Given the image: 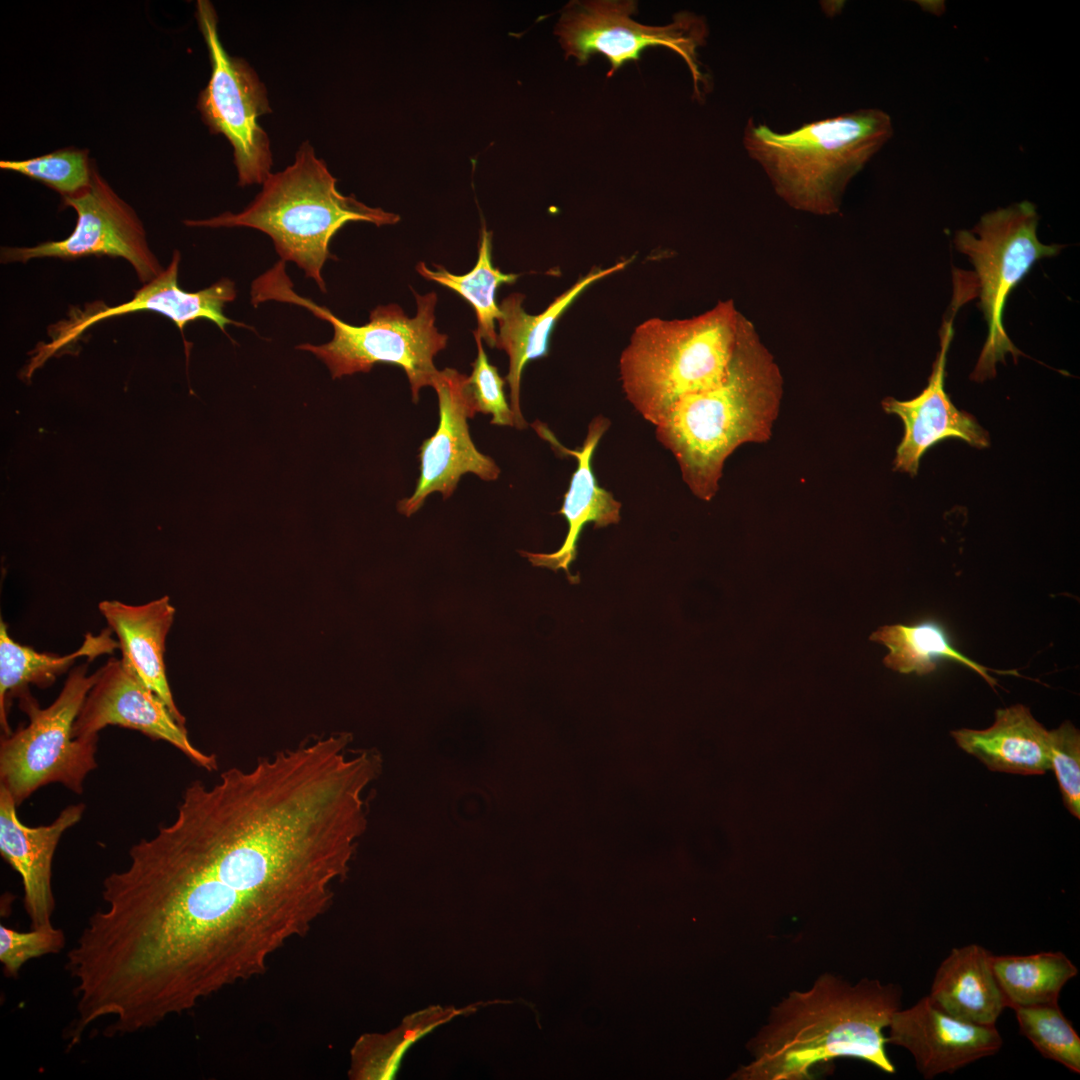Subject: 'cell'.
Masks as SVG:
<instances>
[{"label": "cell", "instance_id": "6da1fadb", "mask_svg": "<svg viewBox=\"0 0 1080 1080\" xmlns=\"http://www.w3.org/2000/svg\"><path fill=\"white\" fill-rule=\"evenodd\" d=\"M329 736L186 787L173 822L129 850L116 893L123 956L185 1013L262 974L329 908L367 828L373 751Z\"/></svg>", "mask_w": 1080, "mask_h": 1080}, {"label": "cell", "instance_id": "7a4b0ae2", "mask_svg": "<svg viewBox=\"0 0 1080 1080\" xmlns=\"http://www.w3.org/2000/svg\"><path fill=\"white\" fill-rule=\"evenodd\" d=\"M898 985L876 979L850 984L821 975L806 991H793L771 1010L768 1023L748 1044L752 1060L738 1080H809L838 1058H855L895 1073L884 1029L901 1008Z\"/></svg>", "mask_w": 1080, "mask_h": 1080}, {"label": "cell", "instance_id": "3957f363", "mask_svg": "<svg viewBox=\"0 0 1080 1080\" xmlns=\"http://www.w3.org/2000/svg\"><path fill=\"white\" fill-rule=\"evenodd\" d=\"M782 391L778 365L742 316L725 376L681 398L655 425L658 441L674 455L694 496L710 501L728 457L744 444L770 440Z\"/></svg>", "mask_w": 1080, "mask_h": 1080}, {"label": "cell", "instance_id": "277c9868", "mask_svg": "<svg viewBox=\"0 0 1080 1080\" xmlns=\"http://www.w3.org/2000/svg\"><path fill=\"white\" fill-rule=\"evenodd\" d=\"M336 183L325 161L304 141L294 162L282 171L271 173L243 211L184 223L192 227H249L262 231L272 239L280 260L296 263L326 293L321 271L327 259L334 258L329 243L345 224L361 221L383 226L400 221L398 214L369 207L353 195L341 194Z\"/></svg>", "mask_w": 1080, "mask_h": 1080}, {"label": "cell", "instance_id": "5b68a950", "mask_svg": "<svg viewBox=\"0 0 1080 1080\" xmlns=\"http://www.w3.org/2000/svg\"><path fill=\"white\" fill-rule=\"evenodd\" d=\"M893 134L890 116L859 109L777 133L750 118L743 144L790 206L815 214L839 211L849 181Z\"/></svg>", "mask_w": 1080, "mask_h": 1080}, {"label": "cell", "instance_id": "8992f818", "mask_svg": "<svg viewBox=\"0 0 1080 1080\" xmlns=\"http://www.w3.org/2000/svg\"><path fill=\"white\" fill-rule=\"evenodd\" d=\"M741 318L727 300L691 318L640 323L619 360L627 400L657 425L681 398L716 385L734 353Z\"/></svg>", "mask_w": 1080, "mask_h": 1080}, {"label": "cell", "instance_id": "52a82bcc", "mask_svg": "<svg viewBox=\"0 0 1080 1080\" xmlns=\"http://www.w3.org/2000/svg\"><path fill=\"white\" fill-rule=\"evenodd\" d=\"M413 293L417 306L414 317L407 316L397 304L379 305L370 312L368 323L356 326L294 292L285 262L280 260L253 281L251 301L255 306L268 300L299 305L329 322L333 328L331 341L322 345L304 343L296 348L323 361L332 378L367 373L380 362L394 364L405 371L413 402H417L420 389L432 386L439 371L434 357L446 347L448 335L435 326L437 294Z\"/></svg>", "mask_w": 1080, "mask_h": 1080}, {"label": "cell", "instance_id": "ba28073f", "mask_svg": "<svg viewBox=\"0 0 1080 1080\" xmlns=\"http://www.w3.org/2000/svg\"><path fill=\"white\" fill-rule=\"evenodd\" d=\"M97 676L98 671L88 674L87 663L73 668L57 698L45 708L29 690L17 697L28 723L0 741V785L17 806L50 783L83 793L86 777L97 767L98 737L74 738L72 732Z\"/></svg>", "mask_w": 1080, "mask_h": 1080}, {"label": "cell", "instance_id": "9c48e42d", "mask_svg": "<svg viewBox=\"0 0 1080 1080\" xmlns=\"http://www.w3.org/2000/svg\"><path fill=\"white\" fill-rule=\"evenodd\" d=\"M1035 206L1023 201L983 215L971 230L955 233V248L975 268L979 307L987 323V338L971 379L983 382L996 375V364L1019 351L1004 328L1007 298L1040 259L1058 254L1061 246L1043 244L1037 236Z\"/></svg>", "mask_w": 1080, "mask_h": 1080}, {"label": "cell", "instance_id": "30bf717a", "mask_svg": "<svg viewBox=\"0 0 1080 1080\" xmlns=\"http://www.w3.org/2000/svg\"><path fill=\"white\" fill-rule=\"evenodd\" d=\"M636 12L637 3L632 0L571 1L562 10L554 34L566 57H574L578 65L586 64L592 55L605 56L610 62L608 78L625 63L640 60L646 48L666 47L685 61L696 99H701L700 86L709 85L697 56L708 36L705 19L683 11L668 25L649 26L631 18Z\"/></svg>", "mask_w": 1080, "mask_h": 1080}, {"label": "cell", "instance_id": "8fae6325", "mask_svg": "<svg viewBox=\"0 0 1080 1080\" xmlns=\"http://www.w3.org/2000/svg\"><path fill=\"white\" fill-rule=\"evenodd\" d=\"M196 18L211 63L210 79L199 94L197 108L211 133L222 134L230 142L238 185L263 184L273 164L269 136L258 122L272 111L267 89L245 59L225 50L210 1H197Z\"/></svg>", "mask_w": 1080, "mask_h": 1080}, {"label": "cell", "instance_id": "7c38bea8", "mask_svg": "<svg viewBox=\"0 0 1080 1080\" xmlns=\"http://www.w3.org/2000/svg\"><path fill=\"white\" fill-rule=\"evenodd\" d=\"M64 202L77 213V223L70 236L32 247H2L1 261L108 255L127 260L143 283L162 273L164 269L149 248L141 221L97 172H93L86 189L64 197Z\"/></svg>", "mask_w": 1080, "mask_h": 1080}, {"label": "cell", "instance_id": "4fadbf2b", "mask_svg": "<svg viewBox=\"0 0 1080 1080\" xmlns=\"http://www.w3.org/2000/svg\"><path fill=\"white\" fill-rule=\"evenodd\" d=\"M181 259L175 250L170 264L155 279L136 291L134 297L116 306H106L96 302L87 304L84 309L70 311L69 317L51 326L48 335L51 341L39 344L32 352L29 363L21 375L30 381L34 371L40 368L51 356L75 344L83 333L105 319L138 311H154L171 319L183 335V329L189 322L207 319L214 322L226 333L227 325L253 329L244 323L231 320L223 313L226 303L236 298L235 284L228 278H222L208 288L197 292H188L178 285V268Z\"/></svg>", "mask_w": 1080, "mask_h": 1080}, {"label": "cell", "instance_id": "5bb4252c", "mask_svg": "<svg viewBox=\"0 0 1080 1080\" xmlns=\"http://www.w3.org/2000/svg\"><path fill=\"white\" fill-rule=\"evenodd\" d=\"M467 378L456 369L445 368L433 380L440 420L436 432L420 447V476L414 493L398 502L399 512L406 516L418 511L433 492L449 498L466 473L485 481L496 480L500 474L494 460L479 452L470 437L467 419L477 412Z\"/></svg>", "mask_w": 1080, "mask_h": 1080}, {"label": "cell", "instance_id": "9a60e30c", "mask_svg": "<svg viewBox=\"0 0 1080 1080\" xmlns=\"http://www.w3.org/2000/svg\"><path fill=\"white\" fill-rule=\"evenodd\" d=\"M97 671V679L74 722V738L98 737L106 726H121L171 744L207 771L217 769L216 756L191 743L185 726L126 662L110 658Z\"/></svg>", "mask_w": 1080, "mask_h": 1080}, {"label": "cell", "instance_id": "2e32d148", "mask_svg": "<svg viewBox=\"0 0 1080 1080\" xmlns=\"http://www.w3.org/2000/svg\"><path fill=\"white\" fill-rule=\"evenodd\" d=\"M888 1027L887 1043L907 1049L925 1079L952 1074L995 1055L1003 1046L996 1026L957 1019L935 1006L928 995L907 1009L897 1010Z\"/></svg>", "mask_w": 1080, "mask_h": 1080}, {"label": "cell", "instance_id": "e0dca14e", "mask_svg": "<svg viewBox=\"0 0 1080 1080\" xmlns=\"http://www.w3.org/2000/svg\"><path fill=\"white\" fill-rule=\"evenodd\" d=\"M953 317L954 314L942 326L940 350L926 388L910 400L888 397L882 401L884 411L898 416L904 424L894 470L911 476L917 474L921 457L940 441L959 439L975 448L990 445L988 432L973 415L957 409L944 388L947 353L954 334Z\"/></svg>", "mask_w": 1080, "mask_h": 1080}, {"label": "cell", "instance_id": "ac0fdd59", "mask_svg": "<svg viewBox=\"0 0 1080 1080\" xmlns=\"http://www.w3.org/2000/svg\"><path fill=\"white\" fill-rule=\"evenodd\" d=\"M16 807L9 791L0 785V853L21 878L31 928L50 926L55 909L54 854L64 832L81 820L85 805H69L52 823L37 827L23 824Z\"/></svg>", "mask_w": 1080, "mask_h": 1080}, {"label": "cell", "instance_id": "d6986e66", "mask_svg": "<svg viewBox=\"0 0 1080 1080\" xmlns=\"http://www.w3.org/2000/svg\"><path fill=\"white\" fill-rule=\"evenodd\" d=\"M610 423L602 415L596 416L588 426V432L582 447L571 450L561 445L543 425L537 427L542 437L564 454L577 461L569 489L565 493L559 514L568 522V532L562 546L552 553H533L521 551L532 565L553 571L564 570L572 584L579 583V576H573L569 567L577 557V543L587 523L593 522L594 528H603L620 521L621 503L611 492L598 485L593 472L592 459L597 445Z\"/></svg>", "mask_w": 1080, "mask_h": 1080}, {"label": "cell", "instance_id": "ffe728a7", "mask_svg": "<svg viewBox=\"0 0 1080 1080\" xmlns=\"http://www.w3.org/2000/svg\"><path fill=\"white\" fill-rule=\"evenodd\" d=\"M630 259H623L609 267H595L581 276L572 286L556 297L541 313L532 315L525 311V295L514 292L499 303L498 333L495 347L506 352L509 370L505 380L509 385L510 407L514 414V426L527 427L520 407V386L524 367L531 360L546 357L555 324L573 302L593 283L623 270Z\"/></svg>", "mask_w": 1080, "mask_h": 1080}, {"label": "cell", "instance_id": "44dd1931", "mask_svg": "<svg viewBox=\"0 0 1080 1080\" xmlns=\"http://www.w3.org/2000/svg\"><path fill=\"white\" fill-rule=\"evenodd\" d=\"M98 608L117 636L121 659L185 726L171 693L164 661L166 637L175 612L169 598L163 596L141 605L104 600Z\"/></svg>", "mask_w": 1080, "mask_h": 1080}, {"label": "cell", "instance_id": "7402d4cb", "mask_svg": "<svg viewBox=\"0 0 1080 1080\" xmlns=\"http://www.w3.org/2000/svg\"><path fill=\"white\" fill-rule=\"evenodd\" d=\"M951 735L991 771L1042 775L1050 770L1049 730L1022 704L996 710L994 723L986 729L963 728Z\"/></svg>", "mask_w": 1080, "mask_h": 1080}, {"label": "cell", "instance_id": "603a6c76", "mask_svg": "<svg viewBox=\"0 0 1080 1080\" xmlns=\"http://www.w3.org/2000/svg\"><path fill=\"white\" fill-rule=\"evenodd\" d=\"M986 948H953L938 966L928 997L945 1013L974 1024L996 1026L1007 1007Z\"/></svg>", "mask_w": 1080, "mask_h": 1080}, {"label": "cell", "instance_id": "cb8c5ba5", "mask_svg": "<svg viewBox=\"0 0 1080 1080\" xmlns=\"http://www.w3.org/2000/svg\"><path fill=\"white\" fill-rule=\"evenodd\" d=\"M110 628L100 634L86 633L81 646L74 652L59 656L40 653L32 647L17 643L8 634L7 624L0 621V723L4 735L12 732L8 724L7 707L11 697H18L29 690V685L47 688L57 677L66 672L80 657L88 661L103 654H111L118 642Z\"/></svg>", "mask_w": 1080, "mask_h": 1080}, {"label": "cell", "instance_id": "d4e9b609", "mask_svg": "<svg viewBox=\"0 0 1080 1080\" xmlns=\"http://www.w3.org/2000/svg\"><path fill=\"white\" fill-rule=\"evenodd\" d=\"M870 640L889 649L883 663L894 671L926 675L936 669L940 660L947 659L973 669L991 687L997 685V681L988 674L990 669L961 653L952 644L945 629L934 621L884 625L872 633Z\"/></svg>", "mask_w": 1080, "mask_h": 1080}, {"label": "cell", "instance_id": "484cf974", "mask_svg": "<svg viewBox=\"0 0 1080 1080\" xmlns=\"http://www.w3.org/2000/svg\"><path fill=\"white\" fill-rule=\"evenodd\" d=\"M992 968L1007 1007L1058 1003L1065 984L1078 974L1060 951L992 956Z\"/></svg>", "mask_w": 1080, "mask_h": 1080}, {"label": "cell", "instance_id": "4316f807", "mask_svg": "<svg viewBox=\"0 0 1080 1080\" xmlns=\"http://www.w3.org/2000/svg\"><path fill=\"white\" fill-rule=\"evenodd\" d=\"M491 239L492 233L483 224L477 262L474 268L464 275L452 274L437 264L434 265L436 270H431L425 262H419L416 265V271L423 278L437 282L464 298L475 311L477 318L475 331L489 347L493 348L497 339L495 321L500 316L499 304L496 301L497 289L502 284L514 283L518 275L503 273L492 265Z\"/></svg>", "mask_w": 1080, "mask_h": 1080}, {"label": "cell", "instance_id": "83f0119b", "mask_svg": "<svg viewBox=\"0 0 1080 1080\" xmlns=\"http://www.w3.org/2000/svg\"><path fill=\"white\" fill-rule=\"evenodd\" d=\"M463 1010H443L439 1007L424 1011L422 1017L408 1019L400 1027L386 1035H365L352 1050L350 1077L354 1079H389L399 1067L402 1056L409 1046L448 1019L462 1014Z\"/></svg>", "mask_w": 1080, "mask_h": 1080}, {"label": "cell", "instance_id": "f1b7e54d", "mask_svg": "<svg viewBox=\"0 0 1080 1080\" xmlns=\"http://www.w3.org/2000/svg\"><path fill=\"white\" fill-rule=\"evenodd\" d=\"M1019 1032L1046 1059L1080 1073V1037L1058 1003L1014 1007Z\"/></svg>", "mask_w": 1080, "mask_h": 1080}, {"label": "cell", "instance_id": "f546056e", "mask_svg": "<svg viewBox=\"0 0 1080 1080\" xmlns=\"http://www.w3.org/2000/svg\"><path fill=\"white\" fill-rule=\"evenodd\" d=\"M0 167L41 181L64 197L86 189L94 172L87 152L76 149H62L26 160H1Z\"/></svg>", "mask_w": 1080, "mask_h": 1080}, {"label": "cell", "instance_id": "4dcf8cb0", "mask_svg": "<svg viewBox=\"0 0 1080 1080\" xmlns=\"http://www.w3.org/2000/svg\"><path fill=\"white\" fill-rule=\"evenodd\" d=\"M1049 761L1066 809L1079 819L1080 732L1070 721L1049 731Z\"/></svg>", "mask_w": 1080, "mask_h": 1080}, {"label": "cell", "instance_id": "1f68e13d", "mask_svg": "<svg viewBox=\"0 0 1080 1080\" xmlns=\"http://www.w3.org/2000/svg\"><path fill=\"white\" fill-rule=\"evenodd\" d=\"M477 357L472 363V373L467 378L468 390L476 412L491 414V424L514 426V414L507 402L503 379L496 366L490 364L482 345V339L474 330Z\"/></svg>", "mask_w": 1080, "mask_h": 1080}, {"label": "cell", "instance_id": "d6a6232c", "mask_svg": "<svg viewBox=\"0 0 1080 1080\" xmlns=\"http://www.w3.org/2000/svg\"><path fill=\"white\" fill-rule=\"evenodd\" d=\"M65 946L61 929L53 925L21 932L0 926V962L7 976H17L29 960L60 952Z\"/></svg>", "mask_w": 1080, "mask_h": 1080}]
</instances>
